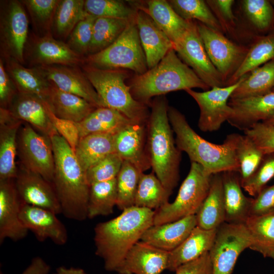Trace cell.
Returning a JSON list of instances; mask_svg holds the SVG:
<instances>
[{
    "label": "cell",
    "instance_id": "60d3db41",
    "mask_svg": "<svg viewBox=\"0 0 274 274\" xmlns=\"http://www.w3.org/2000/svg\"><path fill=\"white\" fill-rule=\"evenodd\" d=\"M88 15L85 1H59L52 24L54 29L58 36L68 37L76 25Z\"/></svg>",
    "mask_w": 274,
    "mask_h": 274
},
{
    "label": "cell",
    "instance_id": "94428289",
    "mask_svg": "<svg viewBox=\"0 0 274 274\" xmlns=\"http://www.w3.org/2000/svg\"><path fill=\"white\" fill-rule=\"evenodd\" d=\"M265 257H269L274 260V245L268 249L263 255Z\"/></svg>",
    "mask_w": 274,
    "mask_h": 274
},
{
    "label": "cell",
    "instance_id": "836d02e7",
    "mask_svg": "<svg viewBox=\"0 0 274 274\" xmlns=\"http://www.w3.org/2000/svg\"><path fill=\"white\" fill-rule=\"evenodd\" d=\"M115 134L94 133L80 139L74 151L83 169L86 171L109 155L115 153Z\"/></svg>",
    "mask_w": 274,
    "mask_h": 274
},
{
    "label": "cell",
    "instance_id": "1f68e13d",
    "mask_svg": "<svg viewBox=\"0 0 274 274\" xmlns=\"http://www.w3.org/2000/svg\"><path fill=\"white\" fill-rule=\"evenodd\" d=\"M6 69L19 93L36 96L46 102L51 83L34 67L23 66L10 58Z\"/></svg>",
    "mask_w": 274,
    "mask_h": 274
},
{
    "label": "cell",
    "instance_id": "9c48e42d",
    "mask_svg": "<svg viewBox=\"0 0 274 274\" xmlns=\"http://www.w3.org/2000/svg\"><path fill=\"white\" fill-rule=\"evenodd\" d=\"M253 244L245 223H223L217 229L209 255L212 274H231L238 257Z\"/></svg>",
    "mask_w": 274,
    "mask_h": 274
},
{
    "label": "cell",
    "instance_id": "11a10c76",
    "mask_svg": "<svg viewBox=\"0 0 274 274\" xmlns=\"http://www.w3.org/2000/svg\"><path fill=\"white\" fill-rule=\"evenodd\" d=\"M274 212V184L265 186L253 198L250 216L260 215Z\"/></svg>",
    "mask_w": 274,
    "mask_h": 274
},
{
    "label": "cell",
    "instance_id": "f546056e",
    "mask_svg": "<svg viewBox=\"0 0 274 274\" xmlns=\"http://www.w3.org/2000/svg\"><path fill=\"white\" fill-rule=\"evenodd\" d=\"M46 102L57 117L79 123L98 108L83 98L62 91L51 84Z\"/></svg>",
    "mask_w": 274,
    "mask_h": 274
},
{
    "label": "cell",
    "instance_id": "e575fe53",
    "mask_svg": "<svg viewBox=\"0 0 274 274\" xmlns=\"http://www.w3.org/2000/svg\"><path fill=\"white\" fill-rule=\"evenodd\" d=\"M249 46L244 60L226 86L235 84L255 68L274 60V29L266 35L255 36Z\"/></svg>",
    "mask_w": 274,
    "mask_h": 274
},
{
    "label": "cell",
    "instance_id": "b9f144b4",
    "mask_svg": "<svg viewBox=\"0 0 274 274\" xmlns=\"http://www.w3.org/2000/svg\"><path fill=\"white\" fill-rule=\"evenodd\" d=\"M245 224L253 239V244L250 249L263 255L274 245V212L250 216Z\"/></svg>",
    "mask_w": 274,
    "mask_h": 274
},
{
    "label": "cell",
    "instance_id": "6f0895ef",
    "mask_svg": "<svg viewBox=\"0 0 274 274\" xmlns=\"http://www.w3.org/2000/svg\"><path fill=\"white\" fill-rule=\"evenodd\" d=\"M175 272L176 274H212L209 252L193 261L180 266Z\"/></svg>",
    "mask_w": 274,
    "mask_h": 274
},
{
    "label": "cell",
    "instance_id": "5bb4252c",
    "mask_svg": "<svg viewBox=\"0 0 274 274\" xmlns=\"http://www.w3.org/2000/svg\"><path fill=\"white\" fill-rule=\"evenodd\" d=\"M1 36L3 46L10 58L24 62V52L28 35V20L21 3L7 2L1 11Z\"/></svg>",
    "mask_w": 274,
    "mask_h": 274
},
{
    "label": "cell",
    "instance_id": "7c38bea8",
    "mask_svg": "<svg viewBox=\"0 0 274 274\" xmlns=\"http://www.w3.org/2000/svg\"><path fill=\"white\" fill-rule=\"evenodd\" d=\"M243 76L235 84L225 87H214L203 92L192 89L185 91L197 102L200 109L198 126L203 132H212L219 129L222 124L228 121L233 113L228 101L233 91L245 79Z\"/></svg>",
    "mask_w": 274,
    "mask_h": 274
},
{
    "label": "cell",
    "instance_id": "4fadbf2b",
    "mask_svg": "<svg viewBox=\"0 0 274 274\" xmlns=\"http://www.w3.org/2000/svg\"><path fill=\"white\" fill-rule=\"evenodd\" d=\"M174 49L181 60L210 88L225 87L222 76L208 55L198 31L196 21L192 20Z\"/></svg>",
    "mask_w": 274,
    "mask_h": 274
},
{
    "label": "cell",
    "instance_id": "91938a15",
    "mask_svg": "<svg viewBox=\"0 0 274 274\" xmlns=\"http://www.w3.org/2000/svg\"><path fill=\"white\" fill-rule=\"evenodd\" d=\"M53 274H87L82 268L75 267H66L60 266L56 269V272Z\"/></svg>",
    "mask_w": 274,
    "mask_h": 274
},
{
    "label": "cell",
    "instance_id": "ffe728a7",
    "mask_svg": "<svg viewBox=\"0 0 274 274\" xmlns=\"http://www.w3.org/2000/svg\"><path fill=\"white\" fill-rule=\"evenodd\" d=\"M228 105L233 113L227 121L230 125L244 131L254 124L274 116V92L242 98H230Z\"/></svg>",
    "mask_w": 274,
    "mask_h": 274
},
{
    "label": "cell",
    "instance_id": "3957f363",
    "mask_svg": "<svg viewBox=\"0 0 274 274\" xmlns=\"http://www.w3.org/2000/svg\"><path fill=\"white\" fill-rule=\"evenodd\" d=\"M168 117L176 135L175 142L181 152L188 155L191 162L201 165L210 174L228 171L239 173L236 155L239 134L227 136L221 144H215L203 139L190 126L185 116L177 109L168 107Z\"/></svg>",
    "mask_w": 274,
    "mask_h": 274
},
{
    "label": "cell",
    "instance_id": "277c9868",
    "mask_svg": "<svg viewBox=\"0 0 274 274\" xmlns=\"http://www.w3.org/2000/svg\"><path fill=\"white\" fill-rule=\"evenodd\" d=\"M163 95L154 99L149 116L147 148L154 173L170 193L179 180L181 152L177 148Z\"/></svg>",
    "mask_w": 274,
    "mask_h": 274
},
{
    "label": "cell",
    "instance_id": "603a6c76",
    "mask_svg": "<svg viewBox=\"0 0 274 274\" xmlns=\"http://www.w3.org/2000/svg\"><path fill=\"white\" fill-rule=\"evenodd\" d=\"M22 121L7 108L0 109V180H15L18 173L16 164L17 136Z\"/></svg>",
    "mask_w": 274,
    "mask_h": 274
},
{
    "label": "cell",
    "instance_id": "d4e9b609",
    "mask_svg": "<svg viewBox=\"0 0 274 274\" xmlns=\"http://www.w3.org/2000/svg\"><path fill=\"white\" fill-rule=\"evenodd\" d=\"M196 226L195 215L171 222L153 225L145 231L141 241L160 249L170 252L181 245Z\"/></svg>",
    "mask_w": 274,
    "mask_h": 274
},
{
    "label": "cell",
    "instance_id": "83f0119b",
    "mask_svg": "<svg viewBox=\"0 0 274 274\" xmlns=\"http://www.w3.org/2000/svg\"><path fill=\"white\" fill-rule=\"evenodd\" d=\"M225 222L245 223L250 216L253 198L247 197L242 190L238 172L228 171L222 173Z\"/></svg>",
    "mask_w": 274,
    "mask_h": 274
},
{
    "label": "cell",
    "instance_id": "816d5d0a",
    "mask_svg": "<svg viewBox=\"0 0 274 274\" xmlns=\"http://www.w3.org/2000/svg\"><path fill=\"white\" fill-rule=\"evenodd\" d=\"M58 0H25L23 3L27 7L35 22L45 29L53 24Z\"/></svg>",
    "mask_w": 274,
    "mask_h": 274
},
{
    "label": "cell",
    "instance_id": "cb8c5ba5",
    "mask_svg": "<svg viewBox=\"0 0 274 274\" xmlns=\"http://www.w3.org/2000/svg\"><path fill=\"white\" fill-rule=\"evenodd\" d=\"M29 56L37 66L61 65L76 66L85 62L67 44L47 35L35 39L29 49Z\"/></svg>",
    "mask_w": 274,
    "mask_h": 274
},
{
    "label": "cell",
    "instance_id": "d590c367",
    "mask_svg": "<svg viewBox=\"0 0 274 274\" xmlns=\"http://www.w3.org/2000/svg\"><path fill=\"white\" fill-rule=\"evenodd\" d=\"M241 17L254 36L264 35L274 29V7L271 1H239Z\"/></svg>",
    "mask_w": 274,
    "mask_h": 274
},
{
    "label": "cell",
    "instance_id": "ac0fdd59",
    "mask_svg": "<svg viewBox=\"0 0 274 274\" xmlns=\"http://www.w3.org/2000/svg\"><path fill=\"white\" fill-rule=\"evenodd\" d=\"M56 215L49 210L22 203L20 218L25 228L31 231L39 241L49 239L61 246L66 243L68 233Z\"/></svg>",
    "mask_w": 274,
    "mask_h": 274
},
{
    "label": "cell",
    "instance_id": "f5cc1de1",
    "mask_svg": "<svg viewBox=\"0 0 274 274\" xmlns=\"http://www.w3.org/2000/svg\"><path fill=\"white\" fill-rule=\"evenodd\" d=\"M264 155L274 153V127L263 122H258L244 131Z\"/></svg>",
    "mask_w": 274,
    "mask_h": 274
},
{
    "label": "cell",
    "instance_id": "30bf717a",
    "mask_svg": "<svg viewBox=\"0 0 274 274\" xmlns=\"http://www.w3.org/2000/svg\"><path fill=\"white\" fill-rule=\"evenodd\" d=\"M196 24L208 55L226 86L244 60L249 46L235 43L222 32L197 21Z\"/></svg>",
    "mask_w": 274,
    "mask_h": 274
},
{
    "label": "cell",
    "instance_id": "f1b7e54d",
    "mask_svg": "<svg viewBox=\"0 0 274 274\" xmlns=\"http://www.w3.org/2000/svg\"><path fill=\"white\" fill-rule=\"evenodd\" d=\"M195 215L197 226L206 230L217 229L225 222L222 173L213 175L209 192Z\"/></svg>",
    "mask_w": 274,
    "mask_h": 274
},
{
    "label": "cell",
    "instance_id": "2e32d148",
    "mask_svg": "<svg viewBox=\"0 0 274 274\" xmlns=\"http://www.w3.org/2000/svg\"><path fill=\"white\" fill-rule=\"evenodd\" d=\"M76 66L53 65L35 68L60 90L80 96L97 107H102L95 89L83 72Z\"/></svg>",
    "mask_w": 274,
    "mask_h": 274
},
{
    "label": "cell",
    "instance_id": "7dc6e473",
    "mask_svg": "<svg viewBox=\"0 0 274 274\" xmlns=\"http://www.w3.org/2000/svg\"><path fill=\"white\" fill-rule=\"evenodd\" d=\"M209 8L219 22L223 33L238 40V22L232 9L233 0H207Z\"/></svg>",
    "mask_w": 274,
    "mask_h": 274
},
{
    "label": "cell",
    "instance_id": "bcb514c9",
    "mask_svg": "<svg viewBox=\"0 0 274 274\" xmlns=\"http://www.w3.org/2000/svg\"><path fill=\"white\" fill-rule=\"evenodd\" d=\"M85 9L88 15L96 17L127 20L134 18L137 12L124 2L117 0H86Z\"/></svg>",
    "mask_w": 274,
    "mask_h": 274
},
{
    "label": "cell",
    "instance_id": "ee69618b",
    "mask_svg": "<svg viewBox=\"0 0 274 274\" xmlns=\"http://www.w3.org/2000/svg\"><path fill=\"white\" fill-rule=\"evenodd\" d=\"M130 163L123 161L116 178L117 201L116 206L121 211L134 206L135 195L141 174Z\"/></svg>",
    "mask_w": 274,
    "mask_h": 274
},
{
    "label": "cell",
    "instance_id": "c3c4849f",
    "mask_svg": "<svg viewBox=\"0 0 274 274\" xmlns=\"http://www.w3.org/2000/svg\"><path fill=\"white\" fill-rule=\"evenodd\" d=\"M123 160L116 153L101 159L86 172L90 186L94 183L109 181L117 178L121 168Z\"/></svg>",
    "mask_w": 274,
    "mask_h": 274
},
{
    "label": "cell",
    "instance_id": "ba28073f",
    "mask_svg": "<svg viewBox=\"0 0 274 274\" xmlns=\"http://www.w3.org/2000/svg\"><path fill=\"white\" fill-rule=\"evenodd\" d=\"M212 176L200 164L191 162L188 174L175 200L155 211L153 225L171 222L195 215L209 192Z\"/></svg>",
    "mask_w": 274,
    "mask_h": 274
},
{
    "label": "cell",
    "instance_id": "6125c7cd",
    "mask_svg": "<svg viewBox=\"0 0 274 274\" xmlns=\"http://www.w3.org/2000/svg\"><path fill=\"white\" fill-rule=\"evenodd\" d=\"M263 122L266 124H267L274 127V116H273L272 118L269 119L267 120L263 121Z\"/></svg>",
    "mask_w": 274,
    "mask_h": 274
},
{
    "label": "cell",
    "instance_id": "f6af8a7d",
    "mask_svg": "<svg viewBox=\"0 0 274 274\" xmlns=\"http://www.w3.org/2000/svg\"><path fill=\"white\" fill-rule=\"evenodd\" d=\"M236 155L238 161L241 185L254 173L264 155L255 143L246 135L239 134Z\"/></svg>",
    "mask_w": 274,
    "mask_h": 274
},
{
    "label": "cell",
    "instance_id": "680465c9",
    "mask_svg": "<svg viewBox=\"0 0 274 274\" xmlns=\"http://www.w3.org/2000/svg\"><path fill=\"white\" fill-rule=\"evenodd\" d=\"M50 270L49 265L42 257L33 258L28 266L21 274H49Z\"/></svg>",
    "mask_w": 274,
    "mask_h": 274
},
{
    "label": "cell",
    "instance_id": "e0dca14e",
    "mask_svg": "<svg viewBox=\"0 0 274 274\" xmlns=\"http://www.w3.org/2000/svg\"><path fill=\"white\" fill-rule=\"evenodd\" d=\"M22 204L14 180H0V244L6 239L17 242L27 235L29 231L20 218Z\"/></svg>",
    "mask_w": 274,
    "mask_h": 274
},
{
    "label": "cell",
    "instance_id": "4316f807",
    "mask_svg": "<svg viewBox=\"0 0 274 274\" xmlns=\"http://www.w3.org/2000/svg\"><path fill=\"white\" fill-rule=\"evenodd\" d=\"M217 229L206 230L196 226L181 245L169 252L167 269L175 271L180 266L209 252L214 244Z\"/></svg>",
    "mask_w": 274,
    "mask_h": 274
},
{
    "label": "cell",
    "instance_id": "9a60e30c",
    "mask_svg": "<svg viewBox=\"0 0 274 274\" xmlns=\"http://www.w3.org/2000/svg\"><path fill=\"white\" fill-rule=\"evenodd\" d=\"M23 203L43 208L56 214L61 213V206L52 183L21 165L14 180Z\"/></svg>",
    "mask_w": 274,
    "mask_h": 274
},
{
    "label": "cell",
    "instance_id": "484cf974",
    "mask_svg": "<svg viewBox=\"0 0 274 274\" xmlns=\"http://www.w3.org/2000/svg\"><path fill=\"white\" fill-rule=\"evenodd\" d=\"M7 109L15 117L49 138L58 133L49 119L47 103L36 96L18 92Z\"/></svg>",
    "mask_w": 274,
    "mask_h": 274
},
{
    "label": "cell",
    "instance_id": "8fae6325",
    "mask_svg": "<svg viewBox=\"0 0 274 274\" xmlns=\"http://www.w3.org/2000/svg\"><path fill=\"white\" fill-rule=\"evenodd\" d=\"M17 155L22 166L52 183L55 162L50 138L27 123L22 124L17 136Z\"/></svg>",
    "mask_w": 274,
    "mask_h": 274
},
{
    "label": "cell",
    "instance_id": "5b68a950",
    "mask_svg": "<svg viewBox=\"0 0 274 274\" xmlns=\"http://www.w3.org/2000/svg\"><path fill=\"white\" fill-rule=\"evenodd\" d=\"M131 92L138 101L146 105L154 96L180 90L210 88L179 57L174 49L169 50L154 67L131 80Z\"/></svg>",
    "mask_w": 274,
    "mask_h": 274
},
{
    "label": "cell",
    "instance_id": "db71d44e",
    "mask_svg": "<svg viewBox=\"0 0 274 274\" xmlns=\"http://www.w3.org/2000/svg\"><path fill=\"white\" fill-rule=\"evenodd\" d=\"M47 109L49 119L57 133L74 151L80 139L76 123L57 117L52 112L47 103Z\"/></svg>",
    "mask_w": 274,
    "mask_h": 274
},
{
    "label": "cell",
    "instance_id": "e7e4bbea",
    "mask_svg": "<svg viewBox=\"0 0 274 274\" xmlns=\"http://www.w3.org/2000/svg\"><path fill=\"white\" fill-rule=\"evenodd\" d=\"M272 92H274V88L272 90Z\"/></svg>",
    "mask_w": 274,
    "mask_h": 274
},
{
    "label": "cell",
    "instance_id": "7bdbcfd3",
    "mask_svg": "<svg viewBox=\"0 0 274 274\" xmlns=\"http://www.w3.org/2000/svg\"><path fill=\"white\" fill-rule=\"evenodd\" d=\"M169 5L183 19L195 20L223 32L219 22L203 0H170Z\"/></svg>",
    "mask_w": 274,
    "mask_h": 274
},
{
    "label": "cell",
    "instance_id": "8d00e7d4",
    "mask_svg": "<svg viewBox=\"0 0 274 274\" xmlns=\"http://www.w3.org/2000/svg\"><path fill=\"white\" fill-rule=\"evenodd\" d=\"M273 88L274 60H272L248 74L233 91L230 98L262 95L271 92Z\"/></svg>",
    "mask_w": 274,
    "mask_h": 274
},
{
    "label": "cell",
    "instance_id": "681fc988",
    "mask_svg": "<svg viewBox=\"0 0 274 274\" xmlns=\"http://www.w3.org/2000/svg\"><path fill=\"white\" fill-rule=\"evenodd\" d=\"M274 178V153L264 155L254 173L242 185L248 193L255 197Z\"/></svg>",
    "mask_w": 274,
    "mask_h": 274
},
{
    "label": "cell",
    "instance_id": "52a82bcc",
    "mask_svg": "<svg viewBox=\"0 0 274 274\" xmlns=\"http://www.w3.org/2000/svg\"><path fill=\"white\" fill-rule=\"evenodd\" d=\"M87 65L100 69H128L136 75L148 71L140 42L135 17L130 20L121 35L110 46L85 59Z\"/></svg>",
    "mask_w": 274,
    "mask_h": 274
},
{
    "label": "cell",
    "instance_id": "f35d334b",
    "mask_svg": "<svg viewBox=\"0 0 274 274\" xmlns=\"http://www.w3.org/2000/svg\"><path fill=\"white\" fill-rule=\"evenodd\" d=\"M116 178L90 185L88 204V218L108 216L117 205Z\"/></svg>",
    "mask_w": 274,
    "mask_h": 274
},
{
    "label": "cell",
    "instance_id": "be15d7a7",
    "mask_svg": "<svg viewBox=\"0 0 274 274\" xmlns=\"http://www.w3.org/2000/svg\"><path fill=\"white\" fill-rule=\"evenodd\" d=\"M271 1V3L274 7V1Z\"/></svg>",
    "mask_w": 274,
    "mask_h": 274
},
{
    "label": "cell",
    "instance_id": "8992f818",
    "mask_svg": "<svg viewBox=\"0 0 274 274\" xmlns=\"http://www.w3.org/2000/svg\"><path fill=\"white\" fill-rule=\"evenodd\" d=\"M83 72L101 102L102 107L114 109L130 120L145 123L148 112L145 104L136 100L125 83L128 74L123 70H105L85 64Z\"/></svg>",
    "mask_w": 274,
    "mask_h": 274
},
{
    "label": "cell",
    "instance_id": "7a4b0ae2",
    "mask_svg": "<svg viewBox=\"0 0 274 274\" xmlns=\"http://www.w3.org/2000/svg\"><path fill=\"white\" fill-rule=\"evenodd\" d=\"M53 150L55 169L52 184L67 218L82 221L88 218L90 186L86 172L74 151L58 133L50 138Z\"/></svg>",
    "mask_w": 274,
    "mask_h": 274
},
{
    "label": "cell",
    "instance_id": "6da1fadb",
    "mask_svg": "<svg viewBox=\"0 0 274 274\" xmlns=\"http://www.w3.org/2000/svg\"><path fill=\"white\" fill-rule=\"evenodd\" d=\"M155 211L135 206L117 217L96 224L94 229L95 254L109 271H116L132 247L153 225Z\"/></svg>",
    "mask_w": 274,
    "mask_h": 274
},
{
    "label": "cell",
    "instance_id": "d6986e66",
    "mask_svg": "<svg viewBox=\"0 0 274 274\" xmlns=\"http://www.w3.org/2000/svg\"><path fill=\"white\" fill-rule=\"evenodd\" d=\"M144 123L133 122L115 134V151L123 161H127L141 173L150 168L151 163L146 146Z\"/></svg>",
    "mask_w": 274,
    "mask_h": 274
},
{
    "label": "cell",
    "instance_id": "d6a6232c",
    "mask_svg": "<svg viewBox=\"0 0 274 274\" xmlns=\"http://www.w3.org/2000/svg\"><path fill=\"white\" fill-rule=\"evenodd\" d=\"M133 122L134 121L116 110L107 107H98L76 124L81 138L94 133L115 134Z\"/></svg>",
    "mask_w": 274,
    "mask_h": 274
},
{
    "label": "cell",
    "instance_id": "44dd1931",
    "mask_svg": "<svg viewBox=\"0 0 274 274\" xmlns=\"http://www.w3.org/2000/svg\"><path fill=\"white\" fill-rule=\"evenodd\" d=\"M169 252L139 241L129 250L116 272L119 274H160L167 269Z\"/></svg>",
    "mask_w": 274,
    "mask_h": 274
},
{
    "label": "cell",
    "instance_id": "7402d4cb",
    "mask_svg": "<svg viewBox=\"0 0 274 274\" xmlns=\"http://www.w3.org/2000/svg\"><path fill=\"white\" fill-rule=\"evenodd\" d=\"M135 22L148 69L156 66L168 52L174 49L172 42L148 14L139 8Z\"/></svg>",
    "mask_w": 274,
    "mask_h": 274
},
{
    "label": "cell",
    "instance_id": "f907efd6",
    "mask_svg": "<svg viewBox=\"0 0 274 274\" xmlns=\"http://www.w3.org/2000/svg\"><path fill=\"white\" fill-rule=\"evenodd\" d=\"M97 17L88 15L81 20L68 36L67 45L81 56L88 53L92 41L93 27Z\"/></svg>",
    "mask_w": 274,
    "mask_h": 274
},
{
    "label": "cell",
    "instance_id": "4dcf8cb0",
    "mask_svg": "<svg viewBox=\"0 0 274 274\" xmlns=\"http://www.w3.org/2000/svg\"><path fill=\"white\" fill-rule=\"evenodd\" d=\"M144 10L169 38L175 46L178 44L189 27L192 20L181 18L168 1L149 0Z\"/></svg>",
    "mask_w": 274,
    "mask_h": 274
},
{
    "label": "cell",
    "instance_id": "74e56055",
    "mask_svg": "<svg viewBox=\"0 0 274 274\" xmlns=\"http://www.w3.org/2000/svg\"><path fill=\"white\" fill-rule=\"evenodd\" d=\"M171 194L154 173L148 174L142 173L140 177L134 206L156 210L168 202Z\"/></svg>",
    "mask_w": 274,
    "mask_h": 274
},
{
    "label": "cell",
    "instance_id": "ab89813d",
    "mask_svg": "<svg viewBox=\"0 0 274 274\" xmlns=\"http://www.w3.org/2000/svg\"><path fill=\"white\" fill-rule=\"evenodd\" d=\"M130 20L97 17L93 27L89 55L99 52L112 44L124 30Z\"/></svg>",
    "mask_w": 274,
    "mask_h": 274
},
{
    "label": "cell",
    "instance_id": "9f6ffc18",
    "mask_svg": "<svg viewBox=\"0 0 274 274\" xmlns=\"http://www.w3.org/2000/svg\"><path fill=\"white\" fill-rule=\"evenodd\" d=\"M15 86L9 76L4 62L0 60V103L1 108H8L16 94Z\"/></svg>",
    "mask_w": 274,
    "mask_h": 274
}]
</instances>
